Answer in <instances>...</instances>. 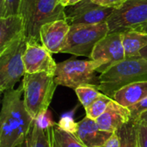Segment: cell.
<instances>
[{
  "instance_id": "obj_1",
  "label": "cell",
  "mask_w": 147,
  "mask_h": 147,
  "mask_svg": "<svg viewBox=\"0 0 147 147\" xmlns=\"http://www.w3.org/2000/svg\"><path fill=\"white\" fill-rule=\"evenodd\" d=\"M22 86L3 92L0 115V147H16L28 137L33 118L26 109Z\"/></svg>"
},
{
  "instance_id": "obj_2",
  "label": "cell",
  "mask_w": 147,
  "mask_h": 147,
  "mask_svg": "<svg viewBox=\"0 0 147 147\" xmlns=\"http://www.w3.org/2000/svg\"><path fill=\"white\" fill-rule=\"evenodd\" d=\"M147 81V60L141 56L126 58L98 77V90L111 98L121 88Z\"/></svg>"
},
{
  "instance_id": "obj_3",
  "label": "cell",
  "mask_w": 147,
  "mask_h": 147,
  "mask_svg": "<svg viewBox=\"0 0 147 147\" xmlns=\"http://www.w3.org/2000/svg\"><path fill=\"white\" fill-rule=\"evenodd\" d=\"M22 86L26 109L33 120H36L48 111V107L58 86L54 76L47 72L25 73Z\"/></svg>"
},
{
  "instance_id": "obj_4",
  "label": "cell",
  "mask_w": 147,
  "mask_h": 147,
  "mask_svg": "<svg viewBox=\"0 0 147 147\" xmlns=\"http://www.w3.org/2000/svg\"><path fill=\"white\" fill-rule=\"evenodd\" d=\"M99 65L94 60H80L74 58L57 64L54 80L57 85L77 89L84 85H98L97 72Z\"/></svg>"
},
{
  "instance_id": "obj_5",
  "label": "cell",
  "mask_w": 147,
  "mask_h": 147,
  "mask_svg": "<svg viewBox=\"0 0 147 147\" xmlns=\"http://www.w3.org/2000/svg\"><path fill=\"white\" fill-rule=\"evenodd\" d=\"M109 33V29L107 22L96 25L71 26L60 53L90 59L96 45Z\"/></svg>"
},
{
  "instance_id": "obj_6",
  "label": "cell",
  "mask_w": 147,
  "mask_h": 147,
  "mask_svg": "<svg viewBox=\"0 0 147 147\" xmlns=\"http://www.w3.org/2000/svg\"><path fill=\"white\" fill-rule=\"evenodd\" d=\"M25 34L19 37L0 53V91L14 89L16 84L25 75L23 55L26 49Z\"/></svg>"
},
{
  "instance_id": "obj_7",
  "label": "cell",
  "mask_w": 147,
  "mask_h": 147,
  "mask_svg": "<svg viewBox=\"0 0 147 147\" xmlns=\"http://www.w3.org/2000/svg\"><path fill=\"white\" fill-rule=\"evenodd\" d=\"M147 22V0H127L107 21L109 33L122 32Z\"/></svg>"
},
{
  "instance_id": "obj_8",
  "label": "cell",
  "mask_w": 147,
  "mask_h": 147,
  "mask_svg": "<svg viewBox=\"0 0 147 147\" xmlns=\"http://www.w3.org/2000/svg\"><path fill=\"white\" fill-rule=\"evenodd\" d=\"M115 9L98 5L91 0H81L65 7V20L70 26L101 24L107 22Z\"/></svg>"
},
{
  "instance_id": "obj_9",
  "label": "cell",
  "mask_w": 147,
  "mask_h": 147,
  "mask_svg": "<svg viewBox=\"0 0 147 147\" xmlns=\"http://www.w3.org/2000/svg\"><path fill=\"white\" fill-rule=\"evenodd\" d=\"M126 59L121 32L109 33L96 45L90 59L99 65L97 72L102 73Z\"/></svg>"
},
{
  "instance_id": "obj_10",
  "label": "cell",
  "mask_w": 147,
  "mask_h": 147,
  "mask_svg": "<svg viewBox=\"0 0 147 147\" xmlns=\"http://www.w3.org/2000/svg\"><path fill=\"white\" fill-rule=\"evenodd\" d=\"M65 7L61 0H38L34 10L25 25V36L27 39L40 40V27L53 21L65 20Z\"/></svg>"
},
{
  "instance_id": "obj_11",
  "label": "cell",
  "mask_w": 147,
  "mask_h": 147,
  "mask_svg": "<svg viewBox=\"0 0 147 147\" xmlns=\"http://www.w3.org/2000/svg\"><path fill=\"white\" fill-rule=\"evenodd\" d=\"M23 62L25 72L29 74L47 72L54 76L57 68V63L52 57V53L35 39H27Z\"/></svg>"
},
{
  "instance_id": "obj_12",
  "label": "cell",
  "mask_w": 147,
  "mask_h": 147,
  "mask_svg": "<svg viewBox=\"0 0 147 147\" xmlns=\"http://www.w3.org/2000/svg\"><path fill=\"white\" fill-rule=\"evenodd\" d=\"M71 26L66 20H57L43 24L40 28L41 44L51 53H60L69 34Z\"/></svg>"
},
{
  "instance_id": "obj_13",
  "label": "cell",
  "mask_w": 147,
  "mask_h": 147,
  "mask_svg": "<svg viewBox=\"0 0 147 147\" xmlns=\"http://www.w3.org/2000/svg\"><path fill=\"white\" fill-rule=\"evenodd\" d=\"M131 120L132 116L129 109L113 99L105 112L96 121L102 130L115 133Z\"/></svg>"
},
{
  "instance_id": "obj_14",
  "label": "cell",
  "mask_w": 147,
  "mask_h": 147,
  "mask_svg": "<svg viewBox=\"0 0 147 147\" xmlns=\"http://www.w3.org/2000/svg\"><path fill=\"white\" fill-rule=\"evenodd\" d=\"M114 133L102 130L96 121L85 116L78 122L76 136L87 147H102Z\"/></svg>"
},
{
  "instance_id": "obj_15",
  "label": "cell",
  "mask_w": 147,
  "mask_h": 147,
  "mask_svg": "<svg viewBox=\"0 0 147 147\" xmlns=\"http://www.w3.org/2000/svg\"><path fill=\"white\" fill-rule=\"evenodd\" d=\"M25 33V20L21 14L0 17V53Z\"/></svg>"
},
{
  "instance_id": "obj_16",
  "label": "cell",
  "mask_w": 147,
  "mask_h": 147,
  "mask_svg": "<svg viewBox=\"0 0 147 147\" xmlns=\"http://www.w3.org/2000/svg\"><path fill=\"white\" fill-rule=\"evenodd\" d=\"M147 97V81L128 84L115 93L113 99L121 105L129 108Z\"/></svg>"
},
{
  "instance_id": "obj_17",
  "label": "cell",
  "mask_w": 147,
  "mask_h": 147,
  "mask_svg": "<svg viewBox=\"0 0 147 147\" xmlns=\"http://www.w3.org/2000/svg\"><path fill=\"white\" fill-rule=\"evenodd\" d=\"M122 44L126 58L140 56V52L147 47V33L134 28L121 32Z\"/></svg>"
},
{
  "instance_id": "obj_18",
  "label": "cell",
  "mask_w": 147,
  "mask_h": 147,
  "mask_svg": "<svg viewBox=\"0 0 147 147\" xmlns=\"http://www.w3.org/2000/svg\"><path fill=\"white\" fill-rule=\"evenodd\" d=\"M52 127L44 128L34 120L28 135L29 147H53Z\"/></svg>"
},
{
  "instance_id": "obj_19",
  "label": "cell",
  "mask_w": 147,
  "mask_h": 147,
  "mask_svg": "<svg viewBox=\"0 0 147 147\" xmlns=\"http://www.w3.org/2000/svg\"><path fill=\"white\" fill-rule=\"evenodd\" d=\"M52 134L53 147H87L75 134L63 130L57 123L53 125Z\"/></svg>"
},
{
  "instance_id": "obj_20",
  "label": "cell",
  "mask_w": 147,
  "mask_h": 147,
  "mask_svg": "<svg viewBox=\"0 0 147 147\" xmlns=\"http://www.w3.org/2000/svg\"><path fill=\"white\" fill-rule=\"evenodd\" d=\"M137 129L138 121L131 120L116 132L120 138L121 147H138Z\"/></svg>"
},
{
  "instance_id": "obj_21",
  "label": "cell",
  "mask_w": 147,
  "mask_h": 147,
  "mask_svg": "<svg viewBox=\"0 0 147 147\" xmlns=\"http://www.w3.org/2000/svg\"><path fill=\"white\" fill-rule=\"evenodd\" d=\"M80 103L84 109L90 106L96 100H97L102 93L96 85H84L78 87L74 90Z\"/></svg>"
},
{
  "instance_id": "obj_22",
  "label": "cell",
  "mask_w": 147,
  "mask_h": 147,
  "mask_svg": "<svg viewBox=\"0 0 147 147\" xmlns=\"http://www.w3.org/2000/svg\"><path fill=\"white\" fill-rule=\"evenodd\" d=\"M112 100L113 98L102 93V95L97 100H96L90 106L84 109L86 112V117L93 121H96L105 112Z\"/></svg>"
},
{
  "instance_id": "obj_23",
  "label": "cell",
  "mask_w": 147,
  "mask_h": 147,
  "mask_svg": "<svg viewBox=\"0 0 147 147\" xmlns=\"http://www.w3.org/2000/svg\"><path fill=\"white\" fill-rule=\"evenodd\" d=\"M21 2L22 0H3V3L0 7V17L19 14Z\"/></svg>"
},
{
  "instance_id": "obj_24",
  "label": "cell",
  "mask_w": 147,
  "mask_h": 147,
  "mask_svg": "<svg viewBox=\"0 0 147 147\" xmlns=\"http://www.w3.org/2000/svg\"><path fill=\"white\" fill-rule=\"evenodd\" d=\"M37 1L38 0H22L19 14H21L23 16L25 20V25L34 10Z\"/></svg>"
},
{
  "instance_id": "obj_25",
  "label": "cell",
  "mask_w": 147,
  "mask_h": 147,
  "mask_svg": "<svg viewBox=\"0 0 147 147\" xmlns=\"http://www.w3.org/2000/svg\"><path fill=\"white\" fill-rule=\"evenodd\" d=\"M127 109L131 113L132 120L135 121H139L140 115L147 111V97Z\"/></svg>"
},
{
  "instance_id": "obj_26",
  "label": "cell",
  "mask_w": 147,
  "mask_h": 147,
  "mask_svg": "<svg viewBox=\"0 0 147 147\" xmlns=\"http://www.w3.org/2000/svg\"><path fill=\"white\" fill-rule=\"evenodd\" d=\"M58 125L59 126V127L68 133H71L72 134H76L77 133L78 122H75L73 118L70 115H65L62 116Z\"/></svg>"
},
{
  "instance_id": "obj_27",
  "label": "cell",
  "mask_w": 147,
  "mask_h": 147,
  "mask_svg": "<svg viewBox=\"0 0 147 147\" xmlns=\"http://www.w3.org/2000/svg\"><path fill=\"white\" fill-rule=\"evenodd\" d=\"M137 140L138 147H147V127L140 121H138Z\"/></svg>"
},
{
  "instance_id": "obj_28",
  "label": "cell",
  "mask_w": 147,
  "mask_h": 147,
  "mask_svg": "<svg viewBox=\"0 0 147 147\" xmlns=\"http://www.w3.org/2000/svg\"><path fill=\"white\" fill-rule=\"evenodd\" d=\"M93 3L108 8L118 9L120 8L127 0H91Z\"/></svg>"
},
{
  "instance_id": "obj_29",
  "label": "cell",
  "mask_w": 147,
  "mask_h": 147,
  "mask_svg": "<svg viewBox=\"0 0 147 147\" xmlns=\"http://www.w3.org/2000/svg\"><path fill=\"white\" fill-rule=\"evenodd\" d=\"M102 147H121L120 143V138L117 134V133H114L111 137L107 140V142L104 144V146Z\"/></svg>"
},
{
  "instance_id": "obj_30",
  "label": "cell",
  "mask_w": 147,
  "mask_h": 147,
  "mask_svg": "<svg viewBox=\"0 0 147 147\" xmlns=\"http://www.w3.org/2000/svg\"><path fill=\"white\" fill-rule=\"evenodd\" d=\"M139 121L141 122V123H143L147 127V111L140 115V117L139 119Z\"/></svg>"
},
{
  "instance_id": "obj_31",
  "label": "cell",
  "mask_w": 147,
  "mask_h": 147,
  "mask_svg": "<svg viewBox=\"0 0 147 147\" xmlns=\"http://www.w3.org/2000/svg\"><path fill=\"white\" fill-rule=\"evenodd\" d=\"M136 30H139V31H141V32H145V33H147V22L146 23H144L139 27H137L136 28H134Z\"/></svg>"
},
{
  "instance_id": "obj_32",
  "label": "cell",
  "mask_w": 147,
  "mask_h": 147,
  "mask_svg": "<svg viewBox=\"0 0 147 147\" xmlns=\"http://www.w3.org/2000/svg\"><path fill=\"white\" fill-rule=\"evenodd\" d=\"M140 56H141L142 58H144L145 59L147 60V47H144L140 52Z\"/></svg>"
},
{
  "instance_id": "obj_33",
  "label": "cell",
  "mask_w": 147,
  "mask_h": 147,
  "mask_svg": "<svg viewBox=\"0 0 147 147\" xmlns=\"http://www.w3.org/2000/svg\"><path fill=\"white\" fill-rule=\"evenodd\" d=\"M16 147H29V144H28V137H27V139L22 142V143H21L20 145H18V146H16Z\"/></svg>"
},
{
  "instance_id": "obj_34",
  "label": "cell",
  "mask_w": 147,
  "mask_h": 147,
  "mask_svg": "<svg viewBox=\"0 0 147 147\" xmlns=\"http://www.w3.org/2000/svg\"><path fill=\"white\" fill-rule=\"evenodd\" d=\"M69 1H70V0H61V3H62L65 7H66V6L68 5Z\"/></svg>"
}]
</instances>
